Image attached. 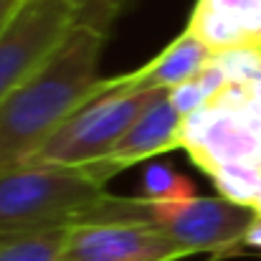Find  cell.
<instances>
[{"label":"cell","mask_w":261,"mask_h":261,"mask_svg":"<svg viewBox=\"0 0 261 261\" xmlns=\"http://www.w3.org/2000/svg\"><path fill=\"white\" fill-rule=\"evenodd\" d=\"M129 0H84V23L107 28V23L124 10Z\"/></svg>","instance_id":"obj_16"},{"label":"cell","mask_w":261,"mask_h":261,"mask_svg":"<svg viewBox=\"0 0 261 261\" xmlns=\"http://www.w3.org/2000/svg\"><path fill=\"white\" fill-rule=\"evenodd\" d=\"M188 31L200 43H205L213 54L231 51V48H239V46H254L239 15L211 10V8H203V5L193 8Z\"/></svg>","instance_id":"obj_10"},{"label":"cell","mask_w":261,"mask_h":261,"mask_svg":"<svg viewBox=\"0 0 261 261\" xmlns=\"http://www.w3.org/2000/svg\"><path fill=\"white\" fill-rule=\"evenodd\" d=\"M152 205V203H150ZM256 211L226 198H190L182 203L152 205L155 226L185 246L190 254H231L246 246V233Z\"/></svg>","instance_id":"obj_5"},{"label":"cell","mask_w":261,"mask_h":261,"mask_svg":"<svg viewBox=\"0 0 261 261\" xmlns=\"http://www.w3.org/2000/svg\"><path fill=\"white\" fill-rule=\"evenodd\" d=\"M158 91H112L104 94L76 114H71L23 165H59L89 168L104 160L117 142L129 132L137 117L163 94Z\"/></svg>","instance_id":"obj_3"},{"label":"cell","mask_w":261,"mask_h":261,"mask_svg":"<svg viewBox=\"0 0 261 261\" xmlns=\"http://www.w3.org/2000/svg\"><path fill=\"white\" fill-rule=\"evenodd\" d=\"M64 236L66 231H48L0 241V261H66Z\"/></svg>","instance_id":"obj_13"},{"label":"cell","mask_w":261,"mask_h":261,"mask_svg":"<svg viewBox=\"0 0 261 261\" xmlns=\"http://www.w3.org/2000/svg\"><path fill=\"white\" fill-rule=\"evenodd\" d=\"M87 223H155L145 198L104 190L84 168L20 165L0 173V241Z\"/></svg>","instance_id":"obj_2"},{"label":"cell","mask_w":261,"mask_h":261,"mask_svg":"<svg viewBox=\"0 0 261 261\" xmlns=\"http://www.w3.org/2000/svg\"><path fill=\"white\" fill-rule=\"evenodd\" d=\"M107 28L79 23L54 56L0 101V173L20 168L82 107L104 96Z\"/></svg>","instance_id":"obj_1"},{"label":"cell","mask_w":261,"mask_h":261,"mask_svg":"<svg viewBox=\"0 0 261 261\" xmlns=\"http://www.w3.org/2000/svg\"><path fill=\"white\" fill-rule=\"evenodd\" d=\"M254 211L261 216V188H259V198H256V205H254Z\"/></svg>","instance_id":"obj_21"},{"label":"cell","mask_w":261,"mask_h":261,"mask_svg":"<svg viewBox=\"0 0 261 261\" xmlns=\"http://www.w3.org/2000/svg\"><path fill=\"white\" fill-rule=\"evenodd\" d=\"M193 256L155 223H87L64 236L66 261H180Z\"/></svg>","instance_id":"obj_6"},{"label":"cell","mask_w":261,"mask_h":261,"mask_svg":"<svg viewBox=\"0 0 261 261\" xmlns=\"http://www.w3.org/2000/svg\"><path fill=\"white\" fill-rule=\"evenodd\" d=\"M259 3L261 0H198L195 5H203V8H211V10H221V13H231V15L244 18Z\"/></svg>","instance_id":"obj_17"},{"label":"cell","mask_w":261,"mask_h":261,"mask_svg":"<svg viewBox=\"0 0 261 261\" xmlns=\"http://www.w3.org/2000/svg\"><path fill=\"white\" fill-rule=\"evenodd\" d=\"M246 246L261 249V216H256V221L251 223L249 233H246Z\"/></svg>","instance_id":"obj_18"},{"label":"cell","mask_w":261,"mask_h":261,"mask_svg":"<svg viewBox=\"0 0 261 261\" xmlns=\"http://www.w3.org/2000/svg\"><path fill=\"white\" fill-rule=\"evenodd\" d=\"M82 3H84V0H82Z\"/></svg>","instance_id":"obj_23"},{"label":"cell","mask_w":261,"mask_h":261,"mask_svg":"<svg viewBox=\"0 0 261 261\" xmlns=\"http://www.w3.org/2000/svg\"><path fill=\"white\" fill-rule=\"evenodd\" d=\"M249 89H251V99L261 104V82H254V84H249Z\"/></svg>","instance_id":"obj_20"},{"label":"cell","mask_w":261,"mask_h":261,"mask_svg":"<svg viewBox=\"0 0 261 261\" xmlns=\"http://www.w3.org/2000/svg\"><path fill=\"white\" fill-rule=\"evenodd\" d=\"M211 59H213V51L185 28L163 54H158L142 69H137L132 74H119V76L104 79V94H112V91H158V89L170 91V89L195 79Z\"/></svg>","instance_id":"obj_9"},{"label":"cell","mask_w":261,"mask_h":261,"mask_svg":"<svg viewBox=\"0 0 261 261\" xmlns=\"http://www.w3.org/2000/svg\"><path fill=\"white\" fill-rule=\"evenodd\" d=\"M79 23L82 0H18L0 31V101L38 71Z\"/></svg>","instance_id":"obj_4"},{"label":"cell","mask_w":261,"mask_h":261,"mask_svg":"<svg viewBox=\"0 0 261 261\" xmlns=\"http://www.w3.org/2000/svg\"><path fill=\"white\" fill-rule=\"evenodd\" d=\"M259 145L261 140L241 127L233 112L216 104L182 117L180 147L205 175H211L223 163L256 160Z\"/></svg>","instance_id":"obj_7"},{"label":"cell","mask_w":261,"mask_h":261,"mask_svg":"<svg viewBox=\"0 0 261 261\" xmlns=\"http://www.w3.org/2000/svg\"><path fill=\"white\" fill-rule=\"evenodd\" d=\"M140 198H145L152 205H163V203H182L195 198V188L188 177L175 173L168 165H147L142 175V193Z\"/></svg>","instance_id":"obj_12"},{"label":"cell","mask_w":261,"mask_h":261,"mask_svg":"<svg viewBox=\"0 0 261 261\" xmlns=\"http://www.w3.org/2000/svg\"><path fill=\"white\" fill-rule=\"evenodd\" d=\"M211 180L216 182L221 198L239 203V205H256L261 188V165L256 160H236V163H223L218 165Z\"/></svg>","instance_id":"obj_11"},{"label":"cell","mask_w":261,"mask_h":261,"mask_svg":"<svg viewBox=\"0 0 261 261\" xmlns=\"http://www.w3.org/2000/svg\"><path fill=\"white\" fill-rule=\"evenodd\" d=\"M216 64L223 69L231 84H254L261 82V48L259 46H239L231 51L213 54Z\"/></svg>","instance_id":"obj_14"},{"label":"cell","mask_w":261,"mask_h":261,"mask_svg":"<svg viewBox=\"0 0 261 261\" xmlns=\"http://www.w3.org/2000/svg\"><path fill=\"white\" fill-rule=\"evenodd\" d=\"M15 5H18V0H0V31L5 28V23H8V18L13 15V10H15Z\"/></svg>","instance_id":"obj_19"},{"label":"cell","mask_w":261,"mask_h":261,"mask_svg":"<svg viewBox=\"0 0 261 261\" xmlns=\"http://www.w3.org/2000/svg\"><path fill=\"white\" fill-rule=\"evenodd\" d=\"M259 48H261V43H259Z\"/></svg>","instance_id":"obj_22"},{"label":"cell","mask_w":261,"mask_h":261,"mask_svg":"<svg viewBox=\"0 0 261 261\" xmlns=\"http://www.w3.org/2000/svg\"><path fill=\"white\" fill-rule=\"evenodd\" d=\"M180 127H182V114L173 107L168 91H163L137 117V122L117 142V147L104 160L89 165L84 170H89L99 182L107 185L117 173L180 147Z\"/></svg>","instance_id":"obj_8"},{"label":"cell","mask_w":261,"mask_h":261,"mask_svg":"<svg viewBox=\"0 0 261 261\" xmlns=\"http://www.w3.org/2000/svg\"><path fill=\"white\" fill-rule=\"evenodd\" d=\"M168 96H170L173 107L182 117H188V114H193V112H198V109H203V107L211 104L205 89L200 87L198 79H190V82H185V84H180V87L170 89Z\"/></svg>","instance_id":"obj_15"}]
</instances>
